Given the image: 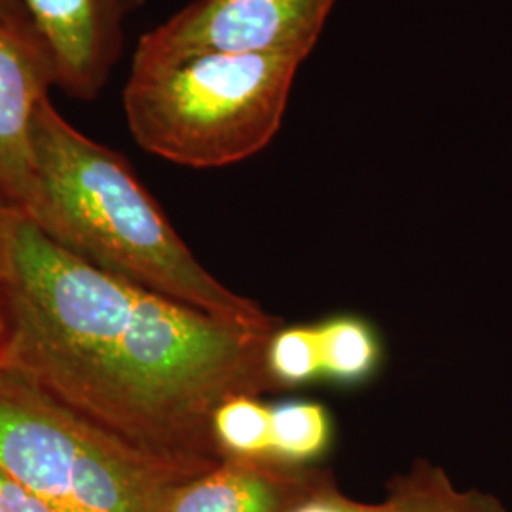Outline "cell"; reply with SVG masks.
Returning a JSON list of instances; mask_svg holds the SVG:
<instances>
[{
	"label": "cell",
	"mask_w": 512,
	"mask_h": 512,
	"mask_svg": "<svg viewBox=\"0 0 512 512\" xmlns=\"http://www.w3.org/2000/svg\"><path fill=\"white\" fill-rule=\"evenodd\" d=\"M336 0H194L145 33L131 69L202 54L310 55Z\"/></svg>",
	"instance_id": "obj_5"
},
{
	"label": "cell",
	"mask_w": 512,
	"mask_h": 512,
	"mask_svg": "<svg viewBox=\"0 0 512 512\" xmlns=\"http://www.w3.org/2000/svg\"><path fill=\"white\" fill-rule=\"evenodd\" d=\"M0 29L44 44L23 0H0Z\"/></svg>",
	"instance_id": "obj_15"
},
{
	"label": "cell",
	"mask_w": 512,
	"mask_h": 512,
	"mask_svg": "<svg viewBox=\"0 0 512 512\" xmlns=\"http://www.w3.org/2000/svg\"><path fill=\"white\" fill-rule=\"evenodd\" d=\"M329 469L220 459L169 488L162 512H291Z\"/></svg>",
	"instance_id": "obj_8"
},
{
	"label": "cell",
	"mask_w": 512,
	"mask_h": 512,
	"mask_svg": "<svg viewBox=\"0 0 512 512\" xmlns=\"http://www.w3.org/2000/svg\"><path fill=\"white\" fill-rule=\"evenodd\" d=\"M52 55L57 86L92 101L109 84L129 16L145 0H23Z\"/></svg>",
	"instance_id": "obj_6"
},
{
	"label": "cell",
	"mask_w": 512,
	"mask_h": 512,
	"mask_svg": "<svg viewBox=\"0 0 512 512\" xmlns=\"http://www.w3.org/2000/svg\"><path fill=\"white\" fill-rule=\"evenodd\" d=\"M308 57L202 54L131 69L124 90L129 131L139 147L171 164H239L274 141Z\"/></svg>",
	"instance_id": "obj_3"
},
{
	"label": "cell",
	"mask_w": 512,
	"mask_h": 512,
	"mask_svg": "<svg viewBox=\"0 0 512 512\" xmlns=\"http://www.w3.org/2000/svg\"><path fill=\"white\" fill-rule=\"evenodd\" d=\"M321 384L353 389L372 382L384 365L378 329L361 315L338 313L315 321Z\"/></svg>",
	"instance_id": "obj_10"
},
{
	"label": "cell",
	"mask_w": 512,
	"mask_h": 512,
	"mask_svg": "<svg viewBox=\"0 0 512 512\" xmlns=\"http://www.w3.org/2000/svg\"><path fill=\"white\" fill-rule=\"evenodd\" d=\"M0 512H55L42 497L0 467Z\"/></svg>",
	"instance_id": "obj_14"
},
{
	"label": "cell",
	"mask_w": 512,
	"mask_h": 512,
	"mask_svg": "<svg viewBox=\"0 0 512 512\" xmlns=\"http://www.w3.org/2000/svg\"><path fill=\"white\" fill-rule=\"evenodd\" d=\"M0 467L55 512H162L203 471L158 458L0 368Z\"/></svg>",
	"instance_id": "obj_4"
},
{
	"label": "cell",
	"mask_w": 512,
	"mask_h": 512,
	"mask_svg": "<svg viewBox=\"0 0 512 512\" xmlns=\"http://www.w3.org/2000/svg\"><path fill=\"white\" fill-rule=\"evenodd\" d=\"M384 501L363 503L340 490L329 471L291 512H509L494 494L461 490L450 475L429 459L418 458L385 484Z\"/></svg>",
	"instance_id": "obj_9"
},
{
	"label": "cell",
	"mask_w": 512,
	"mask_h": 512,
	"mask_svg": "<svg viewBox=\"0 0 512 512\" xmlns=\"http://www.w3.org/2000/svg\"><path fill=\"white\" fill-rule=\"evenodd\" d=\"M4 296L2 370L158 458L215 467L217 406L275 391L264 361L272 334L109 274L18 209L6 234Z\"/></svg>",
	"instance_id": "obj_1"
},
{
	"label": "cell",
	"mask_w": 512,
	"mask_h": 512,
	"mask_svg": "<svg viewBox=\"0 0 512 512\" xmlns=\"http://www.w3.org/2000/svg\"><path fill=\"white\" fill-rule=\"evenodd\" d=\"M33 147L35 190L21 213L59 247L239 329L270 336L283 325L207 272L128 160L69 124L50 97L35 112Z\"/></svg>",
	"instance_id": "obj_2"
},
{
	"label": "cell",
	"mask_w": 512,
	"mask_h": 512,
	"mask_svg": "<svg viewBox=\"0 0 512 512\" xmlns=\"http://www.w3.org/2000/svg\"><path fill=\"white\" fill-rule=\"evenodd\" d=\"M329 408L311 399L270 404V459L289 467H319L334 446Z\"/></svg>",
	"instance_id": "obj_11"
},
{
	"label": "cell",
	"mask_w": 512,
	"mask_h": 512,
	"mask_svg": "<svg viewBox=\"0 0 512 512\" xmlns=\"http://www.w3.org/2000/svg\"><path fill=\"white\" fill-rule=\"evenodd\" d=\"M14 207L0 203V368L8 338V317H6V296H4V251H6V234Z\"/></svg>",
	"instance_id": "obj_16"
},
{
	"label": "cell",
	"mask_w": 512,
	"mask_h": 512,
	"mask_svg": "<svg viewBox=\"0 0 512 512\" xmlns=\"http://www.w3.org/2000/svg\"><path fill=\"white\" fill-rule=\"evenodd\" d=\"M211 439L220 459H270V404L256 395H234L217 406Z\"/></svg>",
	"instance_id": "obj_12"
},
{
	"label": "cell",
	"mask_w": 512,
	"mask_h": 512,
	"mask_svg": "<svg viewBox=\"0 0 512 512\" xmlns=\"http://www.w3.org/2000/svg\"><path fill=\"white\" fill-rule=\"evenodd\" d=\"M57 86L46 44L0 29V203L18 211L33 198V120Z\"/></svg>",
	"instance_id": "obj_7"
},
{
	"label": "cell",
	"mask_w": 512,
	"mask_h": 512,
	"mask_svg": "<svg viewBox=\"0 0 512 512\" xmlns=\"http://www.w3.org/2000/svg\"><path fill=\"white\" fill-rule=\"evenodd\" d=\"M264 361L275 391L321 384L315 325L302 323L277 327L266 342Z\"/></svg>",
	"instance_id": "obj_13"
}]
</instances>
